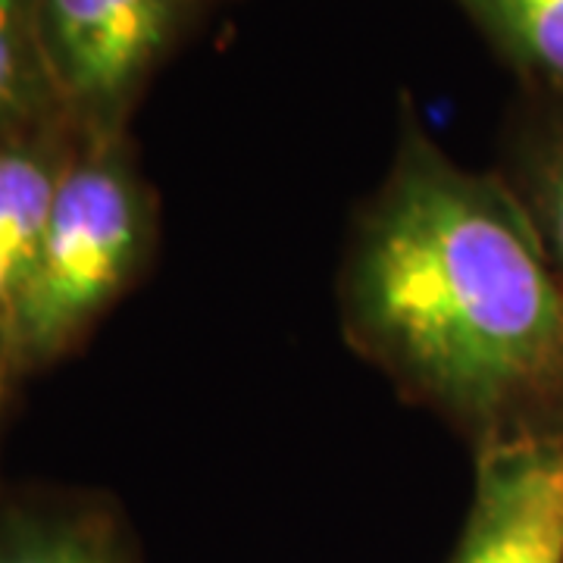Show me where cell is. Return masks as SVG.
<instances>
[{
  "label": "cell",
  "instance_id": "obj_5",
  "mask_svg": "<svg viewBox=\"0 0 563 563\" xmlns=\"http://www.w3.org/2000/svg\"><path fill=\"white\" fill-rule=\"evenodd\" d=\"M0 563H139V551L101 495L25 492L0 501Z\"/></svg>",
  "mask_w": 563,
  "mask_h": 563
},
{
  "label": "cell",
  "instance_id": "obj_4",
  "mask_svg": "<svg viewBox=\"0 0 563 563\" xmlns=\"http://www.w3.org/2000/svg\"><path fill=\"white\" fill-rule=\"evenodd\" d=\"M448 563H563V429L473 451V498Z\"/></svg>",
  "mask_w": 563,
  "mask_h": 563
},
{
  "label": "cell",
  "instance_id": "obj_8",
  "mask_svg": "<svg viewBox=\"0 0 563 563\" xmlns=\"http://www.w3.org/2000/svg\"><path fill=\"white\" fill-rule=\"evenodd\" d=\"M529 95H563V0H454Z\"/></svg>",
  "mask_w": 563,
  "mask_h": 563
},
{
  "label": "cell",
  "instance_id": "obj_3",
  "mask_svg": "<svg viewBox=\"0 0 563 563\" xmlns=\"http://www.w3.org/2000/svg\"><path fill=\"white\" fill-rule=\"evenodd\" d=\"M207 0H35V29L66 120L122 139L151 79Z\"/></svg>",
  "mask_w": 563,
  "mask_h": 563
},
{
  "label": "cell",
  "instance_id": "obj_7",
  "mask_svg": "<svg viewBox=\"0 0 563 563\" xmlns=\"http://www.w3.org/2000/svg\"><path fill=\"white\" fill-rule=\"evenodd\" d=\"M495 173L563 282V95H520L504 125Z\"/></svg>",
  "mask_w": 563,
  "mask_h": 563
},
{
  "label": "cell",
  "instance_id": "obj_1",
  "mask_svg": "<svg viewBox=\"0 0 563 563\" xmlns=\"http://www.w3.org/2000/svg\"><path fill=\"white\" fill-rule=\"evenodd\" d=\"M344 342L470 448L563 429V282L498 173L398 103L388 173L339 273Z\"/></svg>",
  "mask_w": 563,
  "mask_h": 563
},
{
  "label": "cell",
  "instance_id": "obj_9",
  "mask_svg": "<svg viewBox=\"0 0 563 563\" xmlns=\"http://www.w3.org/2000/svg\"><path fill=\"white\" fill-rule=\"evenodd\" d=\"M66 120L35 29V0H0V141Z\"/></svg>",
  "mask_w": 563,
  "mask_h": 563
},
{
  "label": "cell",
  "instance_id": "obj_2",
  "mask_svg": "<svg viewBox=\"0 0 563 563\" xmlns=\"http://www.w3.org/2000/svg\"><path fill=\"white\" fill-rule=\"evenodd\" d=\"M157 244V198L129 135L81 139L32 273L10 303L16 376L63 361L135 285Z\"/></svg>",
  "mask_w": 563,
  "mask_h": 563
},
{
  "label": "cell",
  "instance_id": "obj_6",
  "mask_svg": "<svg viewBox=\"0 0 563 563\" xmlns=\"http://www.w3.org/2000/svg\"><path fill=\"white\" fill-rule=\"evenodd\" d=\"M79 144L81 135L69 120L0 141V257L10 266L13 298L35 266Z\"/></svg>",
  "mask_w": 563,
  "mask_h": 563
},
{
  "label": "cell",
  "instance_id": "obj_11",
  "mask_svg": "<svg viewBox=\"0 0 563 563\" xmlns=\"http://www.w3.org/2000/svg\"><path fill=\"white\" fill-rule=\"evenodd\" d=\"M13 379H20V376H16L13 361H10V347L0 344V420H3V404H7V391H10Z\"/></svg>",
  "mask_w": 563,
  "mask_h": 563
},
{
  "label": "cell",
  "instance_id": "obj_10",
  "mask_svg": "<svg viewBox=\"0 0 563 563\" xmlns=\"http://www.w3.org/2000/svg\"><path fill=\"white\" fill-rule=\"evenodd\" d=\"M10 303H13V279H10V266L0 257V344H7ZM7 347H10V344H7Z\"/></svg>",
  "mask_w": 563,
  "mask_h": 563
}]
</instances>
